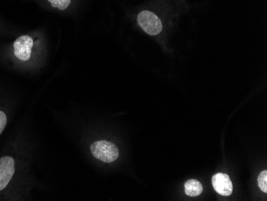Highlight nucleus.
I'll list each match as a JSON object with an SVG mask.
<instances>
[{"label": "nucleus", "mask_w": 267, "mask_h": 201, "mask_svg": "<svg viewBox=\"0 0 267 201\" xmlns=\"http://www.w3.org/2000/svg\"><path fill=\"white\" fill-rule=\"evenodd\" d=\"M212 185L214 190L222 196H229L233 192L232 182L227 174L217 173L212 177Z\"/></svg>", "instance_id": "obj_5"}, {"label": "nucleus", "mask_w": 267, "mask_h": 201, "mask_svg": "<svg viewBox=\"0 0 267 201\" xmlns=\"http://www.w3.org/2000/svg\"><path fill=\"white\" fill-rule=\"evenodd\" d=\"M138 23L148 35H156L162 32V24L160 19L151 11H143L138 14Z\"/></svg>", "instance_id": "obj_2"}, {"label": "nucleus", "mask_w": 267, "mask_h": 201, "mask_svg": "<svg viewBox=\"0 0 267 201\" xmlns=\"http://www.w3.org/2000/svg\"><path fill=\"white\" fill-rule=\"evenodd\" d=\"M53 8L59 10L66 9L70 4V0H48Z\"/></svg>", "instance_id": "obj_8"}, {"label": "nucleus", "mask_w": 267, "mask_h": 201, "mask_svg": "<svg viewBox=\"0 0 267 201\" xmlns=\"http://www.w3.org/2000/svg\"><path fill=\"white\" fill-rule=\"evenodd\" d=\"M7 125V116L4 111H0V135Z\"/></svg>", "instance_id": "obj_9"}, {"label": "nucleus", "mask_w": 267, "mask_h": 201, "mask_svg": "<svg viewBox=\"0 0 267 201\" xmlns=\"http://www.w3.org/2000/svg\"><path fill=\"white\" fill-rule=\"evenodd\" d=\"M15 173V161L11 157L0 159V191L8 186Z\"/></svg>", "instance_id": "obj_4"}, {"label": "nucleus", "mask_w": 267, "mask_h": 201, "mask_svg": "<svg viewBox=\"0 0 267 201\" xmlns=\"http://www.w3.org/2000/svg\"><path fill=\"white\" fill-rule=\"evenodd\" d=\"M203 187L201 183L196 180H190L185 184V192L191 197L199 196L203 192Z\"/></svg>", "instance_id": "obj_6"}, {"label": "nucleus", "mask_w": 267, "mask_h": 201, "mask_svg": "<svg viewBox=\"0 0 267 201\" xmlns=\"http://www.w3.org/2000/svg\"><path fill=\"white\" fill-rule=\"evenodd\" d=\"M33 39L28 35H22L14 43V53L18 59L28 61L32 56Z\"/></svg>", "instance_id": "obj_3"}, {"label": "nucleus", "mask_w": 267, "mask_h": 201, "mask_svg": "<svg viewBox=\"0 0 267 201\" xmlns=\"http://www.w3.org/2000/svg\"><path fill=\"white\" fill-rule=\"evenodd\" d=\"M258 186L262 192H267V171L265 170L260 173L258 178Z\"/></svg>", "instance_id": "obj_7"}, {"label": "nucleus", "mask_w": 267, "mask_h": 201, "mask_svg": "<svg viewBox=\"0 0 267 201\" xmlns=\"http://www.w3.org/2000/svg\"><path fill=\"white\" fill-rule=\"evenodd\" d=\"M90 151L95 158L105 163H111L118 158V149L111 142L106 141H97L90 146Z\"/></svg>", "instance_id": "obj_1"}]
</instances>
